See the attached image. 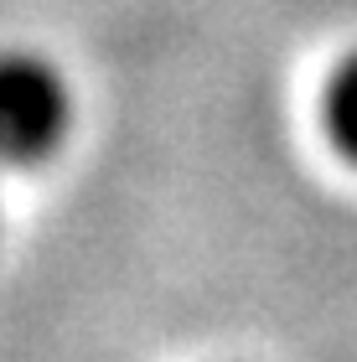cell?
Instances as JSON below:
<instances>
[{"mask_svg":"<svg viewBox=\"0 0 357 362\" xmlns=\"http://www.w3.org/2000/svg\"><path fill=\"white\" fill-rule=\"evenodd\" d=\"M68 129V83L37 52H0V166L42 160Z\"/></svg>","mask_w":357,"mask_h":362,"instance_id":"1","label":"cell"},{"mask_svg":"<svg viewBox=\"0 0 357 362\" xmlns=\"http://www.w3.org/2000/svg\"><path fill=\"white\" fill-rule=\"evenodd\" d=\"M327 129H332L336 151L357 160V52L336 62V73L327 83Z\"/></svg>","mask_w":357,"mask_h":362,"instance_id":"2","label":"cell"}]
</instances>
